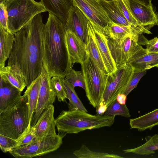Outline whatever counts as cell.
I'll list each match as a JSON object with an SVG mask.
<instances>
[{
	"mask_svg": "<svg viewBox=\"0 0 158 158\" xmlns=\"http://www.w3.org/2000/svg\"><path fill=\"white\" fill-rule=\"evenodd\" d=\"M41 82V76L40 74L27 87L24 93L27 94L28 97L29 117L31 124L33 114L35 113L37 106Z\"/></svg>",
	"mask_w": 158,
	"mask_h": 158,
	"instance_id": "cb8c5ba5",
	"label": "cell"
},
{
	"mask_svg": "<svg viewBox=\"0 0 158 158\" xmlns=\"http://www.w3.org/2000/svg\"><path fill=\"white\" fill-rule=\"evenodd\" d=\"M8 15L6 7L2 1L0 2V27L8 30Z\"/></svg>",
	"mask_w": 158,
	"mask_h": 158,
	"instance_id": "74e56055",
	"label": "cell"
},
{
	"mask_svg": "<svg viewBox=\"0 0 158 158\" xmlns=\"http://www.w3.org/2000/svg\"><path fill=\"white\" fill-rule=\"evenodd\" d=\"M64 84L67 96L69 100L68 103L69 110H79L88 112L81 100L79 98L73 85L69 83L64 79Z\"/></svg>",
	"mask_w": 158,
	"mask_h": 158,
	"instance_id": "83f0119b",
	"label": "cell"
},
{
	"mask_svg": "<svg viewBox=\"0 0 158 158\" xmlns=\"http://www.w3.org/2000/svg\"><path fill=\"white\" fill-rule=\"evenodd\" d=\"M65 79L74 87L79 86L85 90V85L82 72L76 71L72 68L67 74Z\"/></svg>",
	"mask_w": 158,
	"mask_h": 158,
	"instance_id": "d6a6232c",
	"label": "cell"
},
{
	"mask_svg": "<svg viewBox=\"0 0 158 158\" xmlns=\"http://www.w3.org/2000/svg\"></svg>",
	"mask_w": 158,
	"mask_h": 158,
	"instance_id": "b9f144b4",
	"label": "cell"
},
{
	"mask_svg": "<svg viewBox=\"0 0 158 158\" xmlns=\"http://www.w3.org/2000/svg\"><path fill=\"white\" fill-rule=\"evenodd\" d=\"M88 37L86 44L88 54L101 71L105 74H109L96 42L91 34L88 31Z\"/></svg>",
	"mask_w": 158,
	"mask_h": 158,
	"instance_id": "4316f807",
	"label": "cell"
},
{
	"mask_svg": "<svg viewBox=\"0 0 158 158\" xmlns=\"http://www.w3.org/2000/svg\"><path fill=\"white\" fill-rule=\"evenodd\" d=\"M99 2L110 20L117 24L129 27L132 29L131 25L118 8L115 0H99Z\"/></svg>",
	"mask_w": 158,
	"mask_h": 158,
	"instance_id": "603a6c76",
	"label": "cell"
},
{
	"mask_svg": "<svg viewBox=\"0 0 158 158\" xmlns=\"http://www.w3.org/2000/svg\"><path fill=\"white\" fill-rule=\"evenodd\" d=\"M128 63L137 70H147L154 67H158V52H147Z\"/></svg>",
	"mask_w": 158,
	"mask_h": 158,
	"instance_id": "d4e9b609",
	"label": "cell"
},
{
	"mask_svg": "<svg viewBox=\"0 0 158 158\" xmlns=\"http://www.w3.org/2000/svg\"><path fill=\"white\" fill-rule=\"evenodd\" d=\"M36 138L35 128L34 126H31L29 129L25 131L16 139V148L28 145L33 142Z\"/></svg>",
	"mask_w": 158,
	"mask_h": 158,
	"instance_id": "e575fe53",
	"label": "cell"
},
{
	"mask_svg": "<svg viewBox=\"0 0 158 158\" xmlns=\"http://www.w3.org/2000/svg\"><path fill=\"white\" fill-rule=\"evenodd\" d=\"M16 139L0 134V147L4 153L9 152L16 148Z\"/></svg>",
	"mask_w": 158,
	"mask_h": 158,
	"instance_id": "8d00e7d4",
	"label": "cell"
},
{
	"mask_svg": "<svg viewBox=\"0 0 158 158\" xmlns=\"http://www.w3.org/2000/svg\"><path fill=\"white\" fill-rule=\"evenodd\" d=\"M139 41L140 45H145L148 53L158 52V37L148 40L143 34L139 35Z\"/></svg>",
	"mask_w": 158,
	"mask_h": 158,
	"instance_id": "d590c367",
	"label": "cell"
},
{
	"mask_svg": "<svg viewBox=\"0 0 158 158\" xmlns=\"http://www.w3.org/2000/svg\"><path fill=\"white\" fill-rule=\"evenodd\" d=\"M107 107L105 105L100 103L99 105L96 108L97 114L99 115H103L104 113L106 111Z\"/></svg>",
	"mask_w": 158,
	"mask_h": 158,
	"instance_id": "f35d334b",
	"label": "cell"
},
{
	"mask_svg": "<svg viewBox=\"0 0 158 158\" xmlns=\"http://www.w3.org/2000/svg\"><path fill=\"white\" fill-rule=\"evenodd\" d=\"M90 21L101 27H105L111 20L100 4L99 0H72Z\"/></svg>",
	"mask_w": 158,
	"mask_h": 158,
	"instance_id": "7c38bea8",
	"label": "cell"
},
{
	"mask_svg": "<svg viewBox=\"0 0 158 158\" xmlns=\"http://www.w3.org/2000/svg\"><path fill=\"white\" fill-rule=\"evenodd\" d=\"M41 14L14 34V44L8 62V65L19 66L27 87L40 76L43 68L42 32L44 24Z\"/></svg>",
	"mask_w": 158,
	"mask_h": 158,
	"instance_id": "6da1fadb",
	"label": "cell"
},
{
	"mask_svg": "<svg viewBox=\"0 0 158 158\" xmlns=\"http://www.w3.org/2000/svg\"><path fill=\"white\" fill-rule=\"evenodd\" d=\"M131 11L139 23L150 31L158 26V16L152 6H148L135 0H128Z\"/></svg>",
	"mask_w": 158,
	"mask_h": 158,
	"instance_id": "5bb4252c",
	"label": "cell"
},
{
	"mask_svg": "<svg viewBox=\"0 0 158 158\" xmlns=\"http://www.w3.org/2000/svg\"><path fill=\"white\" fill-rule=\"evenodd\" d=\"M120 115L127 118L131 117L129 109L126 105L119 103L116 100L108 107L103 115L107 116Z\"/></svg>",
	"mask_w": 158,
	"mask_h": 158,
	"instance_id": "4dcf8cb0",
	"label": "cell"
},
{
	"mask_svg": "<svg viewBox=\"0 0 158 158\" xmlns=\"http://www.w3.org/2000/svg\"><path fill=\"white\" fill-rule=\"evenodd\" d=\"M73 153L75 156L79 158H124L115 154L94 152L90 150L84 144H82L79 149L75 150Z\"/></svg>",
	"mask_w": 158,
	"mask_h": 158,
	"instance_id": "f1b7e54d",
	"label": "cell"
},
{
	"mask_svg": "<svg viewBox=\"0 0 158 158\" xmlns=\"http://www.w3.org/2000/svg\"><path fill=\"white\" fill-rule=\"evenodd\" d=\"M21 92L8 81L0 78V112L21 97Z\"/></svg>",
	"mask_w": 158,
	"mask_h": 158,
	"instance_id": "ac0fdd59",
	"label": "cell"
},
{
	"mask_svg": "<svg viewBox=\"0 0 158 158\" xmlns=\"http://www.w3.org/2000/svg\"><path fill=\"white\" fill-rule=\"evenodd\" d=\"M145 139L146 142L142 145L134 148L127 149L123 150V152L125 153H132L142 155H148L154 153L155 151L158 150V148L153 142L151 136H146Z\"/></svg>",
	"mask_w": 158,
	"mask_h": 158,
	"instance_id": "f546056e",
	"label": "cell"
},
{
	"mask_svg": "<svg viewBox=\"0 0 158 158\" xmlns=\"http://www.w3.org/2000/svg\"><path fill=\"white\" fill-rule=\"evenodd\" d=\"M41 82L37 106L31 126H34L43 111L55 102L56 94L52 85L51 78L43 67L41 74Z\"/></svg>",
	"mask_w": 158,
	"mask_h": 158,
	"instance_id": "8fae6325",
	"label": "cell"
},
{
	"mask_svg": "<svg viewBox=\"0 0 158 158\" xmlns=\"http://www.w3.org/2000/svg\"><path fill=\"white\" fill-rule=\"evenodd\" d=\"M14 34L0 27V69L5 67L14 44Z\"/></svg>",
	"mask_w": 158,
	"mask_h": 158,
	"instance_id": "ffe728a7",
	"label": "cell"
},
{
	"mask_svg": "<svg viewBox=\"0 0 158 158\" xmlns=\"http://www.w3.org/2000/svg\"><path fill=\"white\" fill-rule=\"evenodd\" d=\"M89 21L79 8L73 5L69 11L65 24L66 30H69L73 32L86 45L89 34L88 24Z\"/></svg>",
	"mask_w": 158,
	"mask_h": 158,
	"instance_id": "4fadbf2b",
	"label": "cell"
},
{
	"mask_svg": "<svg viewBox=\"0 0 158 158\" xmlns=\"http://www.w3.org/2000/svg\"><path fill=\"white\" fill-rule=\"evenodd\" d=\"M81 65L86 96L89 103L96 108L102 102L108 75L101 71L88 53L85 60Z\"/></svg>",
	"mask_w": 158,
	"mask_h": 158,
	"instance_id": "8992f818",
	"label": "cell"
},
{
	"mask_svg": "<svg viewBox=\"0 0 158 158\" xmlns=\"http://www.w3.org/2000/svg\"><path fill=\"white\" fill-rule=\"evenodd\" d=\"M115 116L90 114L84 111L73 109L63 110L55 119L58 133L77 134L87 130L110 127Z\"/></svg>",
	"mask_w": 158,
	"mask_h": 158,
	"instance_id": "3957f363",
	"label": "cell"
},
{
	"mask_svg": "<svg viewBox=\"0 0 158 158\" xmlns=\"http://www.w3.org/2000/svg\"><path fill=\"white\" fill-rule=\"evenodd\" d=\"M134 71L128 62L117 67V70L108 75L102 102L107 107L116 99L129 81Z\"/></svg>",
	"mask_w": 158,
	"mask_h": 158,
	"instance_id": "9c48e42d",
	"label": "cell"
},
{
	"mask_svg": "<svg viewBox=\"0 0 158 158\" xmlns=\"http://www.w3.org/2000/svg\"><path fill=\"white\" fill-rule=\"evenodd\" d=\"M65 24L49 13L43 29V67L51 77H64L72 69L67 49Z\"/></svg>",
	"mask_w": 158,
	"mask_h": 158,
	"instance_id": "7a4b0ae2",
	"label": "cell"
},
{
	"mask_svg": "<svg viewBox=\"0 0 158 158\" xmlns=\"http://www.w3.org/2000/svg\"><path fill=\"white\" fill-rule=\"evenodd\" d=\"M120 11L131 25L134 32L137 35L152 34L151 32L142 26L133 14L128 0H115Z\"/></svg>",
	"mask_w": 158,
	"mask_h": 158,
	"instance_id": "44dd1931",
	"label": "cell"
},
{
	"mask_svg": "<svg viewBox=\"0 0 158 158\" xmlns=\"http://www.w3.org/2000/svg\"><path fill=\"white\" fill-rule=\"evenodd\" d=\"M103 28L107 39H118L129 34L137 35L130 27L116 23L111 20Z\"/></svg>",
	"mask_w": 158,
	"mask_h": 158,
	"instance_id": "484cf974",
	"label": "cell"
},
{
	"mask_svg": "<svg viewBox=\"0 0 158 158\" xmlns=\"http://www.w3.org/2000/svg\"><path fill=\"white\" fill-rule=\"evenodd\" d=\"M64 77L60 76H54L51 79L52 85L55 91L58 101L64 102L67 98L64 84Z\"/></svg>",
	"mask_w": 158,
	"mask_h": 158,
	"instance_id": "1f68e13d",
	"label": "cell"
},
{
	"mask_svg": "<svg viewBox=\"0 0 158 158\" xmlns=\"http://www.w3.org/2000/svg\"><path fill=\"white\" fill-rule=\"evenodd\" d=\"M8 15L9 31L15 34L36 15L47 11L41 2L35 0H1Z\"/></svg>",
	"mask_w": 158,
	"mask_h": 158,
	"instance_id": "5b68a950",
	"label": "cell"
},
{
	"mask_svg": "<svg viewBox=\"0 0 158 158\" xmlns=\"http://www.w3.org/2000/svg\"><path fill=\"white\" fill-rule=\"evenodd\" d=\"M148 6H152V0H135Z\"/></svg>",
	"mask_w": 158,
	"mask_h": 158,
	"instance_id": "60d3db41",
	"label": "cell"
},
{
	"mask_svg": "<svg viewBox=\"0 0 158 158\" xmlns=\"http://www.w3.org/2000/svg\"><path fill=\"white\" fill-rule=\"evenodd\" d=\"M127 96L123 94H120L118 95L116 100L120 104H125L127 100Z\"/></svg>",
	"mask_w": 158,
	"mask_h": 158,
	"instance_id": "ab89813d",
	"label": "cell"
},
{
	"mask_svg": "<svg viewBox=\"0 0 158 158\" xmlns=\"http://www.w3.org/2000/svg\"><path fill=\"white\" fill-rule=\"evenodd\" d=\"M146 71L137 70L134 69L129 81L121 94H123L127 96L132 90L137 87L141 79L146 73Z\"/></svg>",
	"mask_w": 158,
	"mask_h": 158,
	"instance_id": "836d02e7",
	"label": "cell"
},
{
	"mask_svg": "<svg viewBox=\"0 0 158 158\" xmlns=\"http://www.w3.org/2000/svg\"><path fill=\"white\" fill-rule=\"evenodd\" d=\"M47 11L56 15L65 24L69 11L73 6L72 0H40Z\"/></svg>",
	"mask_w": 158,
	"mask_h": 158,
	"instance_id": "e0dca14e",
	"label": "cell"
},
{
	"mask_svg": "<svg viewBox=\"0 0 158 158\" xmlns=\"http://www.w3.org/2000/svg\"><path fill=\"white\" fill-rule=\"evenodd\" d=\"M66 39L72 65L73 66L76 63L81 64L85 60L87 56L86 44L69 30L66 31Z\"/></svg>",
	"mask_w": 158,
	"mask_h": 158,
	"instance_id": "9a60e30c",
	"label": "cell"
},
{
	"mask_svg": "<svg viewBox=\"0 0 158 158\" xmlns=\"http://www.w3.org/2000/svg\"><path fill=\"white\" fill-rule=\"evenodd\" d=\"M88 26V31L96 42L109 75L113 73L117 70V68L111 54L108 39L104 32L103 27L90 21Z\"/></svg>",
	"mask_w": 158,
	"mask_h": 158,
	"instance_id": "30bf717a",
	"label": "cell"
},
{
	"mask_svg": "<svg viewBox=\"0 0 158 158\" xmlns=\"http://www.w3.org/2000/svg\"><path fill=\"white\" fill-rule=\"evenodd\" d=\"M66 134L60 133L51 136L37 137L31 143L17 147L9 152L16 158H31L43 156L59 148Z\"/></svg>",
	"mask_w": 158,
	"mask_h": 158,
	"instance_id": "ba28073f",
	"label": "cell"
},
{
	"mask_svg": "<svg viewBox=\"0 0 158 158\" xmlns=\"http://www.w3.org/2000/svg\"><path fill=\"white\" fill-rule=\"evenodd\" d=\"M53 104L45 108L42 112L34 126L38 138L51 136L56 135V124Z\"/></svg>",
	"mask_w": 158,
	"mask_h": 158,
	"instance_id": "2e32d148",
	"label": "cell"
},
{
	"mask_svg": "<svg viewBox=\"0 0 158 158\" xmlns=\"http://www.w3.org/2000/svg\"><path fill=\"white\" fill-rule=\"evenodd\" d=\"M108 43L117 68L147 53L139 44V35L129 34L118 39H108Z\"/></svg>",
	"mask_w": 158,
	"mask_h": 158,
	"instance_id": "52a82bcc",
	"label": "cell"
},
{
	"mask_svg": "<svg viewBox=\"0 0 158 158\" xmlns=\"http://www.w3.org/2000/svg\"><path fill=\"white\" fill-rule=\"evenodd\" d=\"M131 129L135 128L139 131L150 130L158 125V108L137 118L130 119Z\"/></svg>",
	"mask_w": 158,
	"mask_h": 158,
	"instance_id": "7402d4cb",
	"label": "cell"
},
{
	"mask_svg": "<svg viewBox=\"0 0 158 158\" xmlns=\"http://www.w3.org/2000/svg\"><path fill=\"white\" fill-rule=\"evenodd\" d=\"M0 78L8 81L21 92L27 86L21 70L16 64L0 69Z\"/></svg>",
	"mask_w": 158,
	"mask_h": 158,
	"instance_id": "d6986e66",
	"label": "cell"
},
{
	"mask_svg": "<svg viewBox=\"0 0 158 158\" xmlns=\"http://www.w3.org/2000/svg\"><path fill=\"white\" fill-rule=\"evenodd\" d=\"M27 94L0 112V134L17 139L31 127Z\"/></svg>",
	"mask_w": 158,
	"mask_h": 158,
	"instance_id": "277c9868",
	"label": "cell"
}]
</instances>
